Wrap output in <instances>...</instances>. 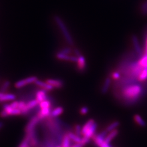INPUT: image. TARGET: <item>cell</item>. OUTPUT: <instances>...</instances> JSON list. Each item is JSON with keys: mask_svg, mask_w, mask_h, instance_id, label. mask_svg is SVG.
Returning a JSON list of instances; mask_svg holds the SVG:
<instances>
[{"mask_svg": "<svg viewBox=\"0 0 147 147\" xmlns=\"http://www.w3.org/2000/svg\"><path fill=\"white\" fill-rule=\"evenodd\" d=\"M138 62L142 68H147V53H144V55L142 56L141 58L138 61Z\"/></svg>", "mask_w": 147, "mask_h": 147, "instance_id": "obj_27", "label": "cell"}, {"mask_svg": "<svg viewBox=\"0 0 147 147\" xmlns=\"http://www.w3.org/2000/svg\"><path fill=\"white\" fill-rule=\"evenodd\" d=\"M120 125V122L119 121H114L111 124H110V125H108L107 127H106V131H107L108 132H111L114 130L117 129V128Z\"/></svg>", "mask_w": 147, "mask_h": 147, "instance_id": "obj_23", "label": "cell"}, {"mask_svg": "<svg viewBox=\"0 0 147 147\" xmlns=\"http://www.w3.org/2000/svg\"><path fill=\"white\" fill-rule=\"evenodd\" d=\"M71 51H72V50H71V47H65V48L62 49L59 51V53H63V54H65V55H70Z\"/></svg>", "mask_w": 147, "mask_h": 147, "instance_id": "obj_32", "label": "cell"}, {"mask_svg": "<svg viewBox=\"0 0 147 147\" xmlns=\"http://www.w3.org/2000/svg\"><path fill=\"white\" fill-rule=\"evenodd\" d=\"M17 96L13 93L0 92V103L15 100Z\"/></svg>", "mask_w": 147, "mask_h": 147, "instance_id": "obj_7", "label": "cell"}, {"mask_svg": "<svg viewBox=\"0 0 147 147\" xmlns=\"http://www.w3.org/2000/svg\"><path fill=\"white\" fill-rule=\"evenodd\" d=\"M77 69L80 72H82L85 71L86 68V61L85 57L83 55H80L77 57Z\"/></svg>", "mask_w": 147, "mask_h": 147, "instance_id": "obj_9", "label": "cell"}, {"mask_svg": "<svg viewBox=\"0 0 147 147\" xmlns=\"http://www.w3.org/2000/svg\"><path fill=\"white\" fill-rule=\"evenodd\" d=\"M63 112H64V109L62 107H57L51 111L50 117L52 118L57 117L61 115Z\"/></svg>", "mask_w": 147, "mask_h": 147, "instance_id": "obj_19", "label": "cell"}, {"mask_svg": "<svg viewBox=\"0 0 147 147\" xmlns=\"http://www.w3.org/2000/svg\"><path fill=\"white\" fill-rule=\"evenodd\" d=\"M56 147H61V145H57Z\"/></svg>", "mask_w": 147, "mask_h": 147, "instance_id": "obj_37", "label": "cell"}, {"mask_svg": "<svg viewBox=\"0 0 147 147\" xmlns=\"http://www.w3.org/2000/svg\"><path fill=\"white\" fill-rule=\"evenodd\" d=\"M67 133H68V135L69 136L71 140L72 141L75 142V143H80L81 141H82V137H81L80 136L77 135L75 133L72 132H71V131H69V132H68Z\"/></svg>", "mask_w": 147, "mask_h": 147, "instance_id": "obj_21", "label": "cell"}, {"mask_svg": "<svg viewBox=\"0 0 147 147\" xmlns=\"http://www.w3.org/2000/svg\"><path fill=\"white\" fill-rule=\"evenodd\" d=\"M54 20L56 25L58 26L59 29H60L61 33L64 37V38L66 42L70 46H73L74 45V41L73 38L68 29L67 25L65 24L64 21L62 20V18L58 15L55 16Z\"/></svg>", "mask_w": 147, "mask_h": 147, "instance_id": "obj_2", "label": "cell"}, {"mask_svg": "<svg viewBox=\"0 0 147 147\" xmlns=\"http://www.w3.org/2000/svg\"><path fill=\"white\" fill-rule=\"evenodd\" d=\"M118 134H119V131L118 129L114 130L111 132H109V133L107 134V135L105 137V141L108 143H110L112 140L117 136Z\"/></svg>", "mask_w": 147, "mask_h": 147, "instance_id": "obj_18", "label": "cell"}, {"mask_svg": "<svg viewBox=\"0 0 147 147\" xmlns=\"http://www.w3.org/2000/svg\"><path fill=\"white\" fill-rule=\"evenodd\" d=\"M108 134V132L106 130H104L98 134H95L93 137L92 138L93 140L94 143L97 147H99L100 145L105 141V137Z\"/></svg>", "mask_w": 147, "mask_h": 147, "instance_id": "obj_5", "label": "cell"}, {"mask_svg": "<svg viewBox=\"0 0 147 147\" xmlns=\"http://www.w3.org/2000/svg\"><path fill=\"white\" fill-rule=\"evenodd\" d=\"M11 86V82L9 81L6 80L2 83L1 87H0V92H7V90L9 89Z\"/></svg>", "mask_w": 147, "mask_h": 147, "instance_id": "obj_26", "label": "cell"}, {"mask_svg": "<svg viewBox=\"0 0 147 147\" xmlns=\"http://www.w3.org/2000/svg\"><path fill=\"white\" fill-rule=\"evenodd\" d=\"M138 81H145L147 80V68H143L137 77Z\"/></svg>", "mask_w": 147, "mask_h": 147, "instance_id": "obj_22", "label": "cell"}, {"mask_svg": "<svg viewBox=\"0 0 147 147\" xmlns=\"http://www.w3.org/2000/svg\"><path fill=\"white\" fill-rule=\"evenodd\" d=\"M47 92V90L41 89V90H39L36 92L35 99L38 101L39 104L48 99Z\"/></svg>", "mask_w": 147, "mask_h": 147, "instance_id": "obj_10", "label": "cell"}, {"mask_svg": "<svg viewBox=\"0 0 147 147\" xmlns=\"http://www.w3.org/2000/svg\"><path fill=\"white\" fill-rule=\"evenodd\" d=\"M56 57L58 59L62 61H66L75 63H76L77 61V57L76 56H71L70 55H65L59 52L56 53Z\"/></svg>", "mask_w": 147, "mask_h": 147, "instance_id": "obj_8", "label": "cell"}, {"mask_svg": "<svg viewBox=\"0 0 147 147\" xmlns=\"http://www.w3.org/2000/svg\"><path fill=\"white\" fill-rule=\"evenodd\" d=\"M75 133L78 136L82 135V127L80 125L77 124L74 127Z\"/></svg>", "mask_w": 147, "mask_h": 147, "instance_id": "obj_30", "label": "cell"}, {"mask_svg": "<svg viewBox=\"0 0 147 147\" xmlns=\"http://www.w3.org/2000/svg\"><path fill=\"white\" fill-rule=\"evenodd\" d=\"M51 101L47 99V100H44L39 104L40 109L46 108H51Z\"/></svg>", "mask_w": 147, "mask_h": 147, "instance_id": "obj_25", "label": "cell"}, {"mask_svg": "<svg viewBox=\"0 0 147 147\" xmlns=\"http://www.w3.org/2000/svg\"><path fill=\"white\" fill-rule=\"evenodd\" d=\"M74 53H75V56H76L77 57L80 56V55H81V53L80 51L77 49H75L74 50Z\"/></svg>", "mask_w": 147, "mask_h": 147, "instance_id": "obj_34", "label": "cell"}, {"mask_svg": "<svg viewBox=\"0 0 147 147\" xmlns=\"http://www.w3.org/2000/svg\"><path fill=\"white\" fill-rule=\"evenodd\" d=\"M3 122H0V130L2 128H3Z\"/></svg>", "mask_w": 147, "mask_h": 147, "instance_id": "obj_35", "label": "cell"}, {"mask_svg": "<svg viewBox=\"0 0 147 147\" xmlns=\"http://www.w3.org/2000/svg\"><path fill=\"white\" fill-rule=\"evenodd\" d=\"M71 141H72L71 140L68 133H65L63 136L62 141L61 143V147H71Z\"/></svg>", "mask_w": 147, "mask_h": 147, "instance_id": "obj_17", "label": "cell"}, {"mask_svg": "<svg viewBox=\"0 0 147 147\" xmlns=\"http://www.w3.org/2000/svg\"><path fill=\"white\" fill-rule=\"evenodd\" d=\"M45 81L49 84H50L51 86H52L53 88H56V89L62 88L64 85L63 81L59 79L50 78V79H47Z\"/></svg>", "mask_w": 147, "mask_h": 147, "instance_id": "obj_13", "label": "cell"}, {"mask_svg": "<svg viewBox=\"0 0 147 147\" xmlns=\"http://www.w3.org/2000/svg\"><path fill=\"white\" fill-rule=\"evenodd\" d=\"M88 112L89 108L87 106H83L80 110V113L82 115H86L88 113Z\"/></svg>", "mask_w": 147, "mask_h": 147, "instance_id": "obj_31", "label": "cell"}, {"mask_svg": "<svg viewBox=\"0 0 147 147\" xmlns=\"http://www.w3.org/2000/svg\"><path fill=\"white\" fill-rule=\"evenodd\" d=\"M99 147H112V146L110 143H108L105 141Z\"/></svg>", "mask_w": 147, "mask_h": 147, "instance_id": "obj_33", "label": "cell"}, {"mask_svg": "<svg viewBox=\"0 0 147 147\" xmlns=\"http://www.w3.org/2000/svg\"><path fill=\"white\" fill-rule=\"evenodd\" d=\"M141 12L143 15H147V0L144 1L141 6Z\"/></svg>", "mask_w": 147, "mask_h": 147, "instance_id": "obj_28", "label": "cell"}, {"mask_svg": "<svg viewBox=\"0 0 147 147\" xmlns=\"http://www.w3.org/2000/svg\"><path fill=\"white\" fill-rule=\"evenodd\" d=\"M51 108H46L40 109L39 111L37 113V115L40 119L41 120H42L46 118L49 117L50 116V114L51 112Z\"/></svg>", "mask_w": 147, "mask_h": 147, "instance_id": "obj_12", "label": "cell"}, {"mask_svg": "<svg viewBox=\"0 0 147 147\" xmlns=\"http://www.w3.org/2000/svg\"><path fill=\"white\" fill-rule=\"evenodd\" d=\"M147 53V41H146V53Z\"/></svg>", "mask_w": 147, "mask_h": 147, "instance_id": "obj_36", "label": "cell"}, {"mask_svg": "<svg viewBox=\"0 0 147 147\" xmlns=\"http://www.w3.org/2000/svg\"><path fill=\"white\" fill-rule=\"evenodd\" d=\"M39 105V102L35 99L30 100L26 102V104L24 108L21 110L22 115H26L29 114L32 109L35 108L37 106Z\"/></svg>", "mask_w": 147, "mask_h": 147, "instance_id": "obj_6", "label": "cell"}, {"mask_svg": "<svg viewBox=\"0 0 147 147\" xmlns=\"http://www.w3.org/2000/svg\"><path fill=\"white\" fill-rule=\"evenodd\" d=\"M131 41L134 46V48L135 49L136 53H137L138 55H142V50L141 45L140 44V43L138 41L137 37L135 35H133L131 38Z\"/></svg>", "mask_w": 147, "mask_h": 147, "instance_id": "obj_11", "label": "cell"}, {"mask_svg": "<svg viewBox=\"0 0 147 147\" xmlns=\"http://www.w3.org/2000/svg\"><path fill=\"white\" fill-rule=\"evenodd\" d=\"M111 78L114 80H119L121 78V73L118 71L112 72Z\"/></svg>", "mask_w": 147, "mask_h": 147, "instance_id": "obj_29", "label": "cell"}, {"mask_svg": "<svg viewBox=\"0 0 147 147\" xmlns=\"http://www.w3.org/2000/svg\"><path fill=\"white\" fill-rule=\"evenodd\" d=\"M41 120L38 117V116L36 114L31 119L29 122L27 124L25 128V133H28L30 131H31L33 130L36 129V127L37 126L38 124L39 123V122Z\"/></svg>", "mask_w": 147, "mask_h": 147, "instance_id": "obj_4", "label": "cell"}, {"mask_svg": "<svg viewBox=\"0 0 147 147\" xmlns=\"http://www.w3.org/2000/svg\"><path fill=\"white\" fill-rule=\"evenodd\" d=\"M134 120L136 123L142 127H144L146 125V122L139 114H136L134 116Z\"/></svg>", "mask_w": 147, "mask_h": 147, "instance_id": "obj_24", "label": "cell"}, {"mask_svg": "<svg viewBox=\"0 0 147 147\" xmlns=\"http://www.w3.org/2000/svg\"><path fill=\"white\" fill-rule=\"evenodd\" d=\"M37 80H38L37 77L34 76L29 77L26 78L18 81L15 83L14 86L17 89H20V88L25 87V86L29 85L30 84L35 83Z\"/></svg>", "mask_w": 147, "mask_h": 147, "instance_id": "obj_3", "label": "cell"}, {"mask_svg": "<svg viewBox=\"0 0 147 147\" xmlns=\"http://www.w3.org/2000/svg\"><path fill=\"white\" fill-rule=\"evenodd\" d=\"M111 82H112V78H111V77H107L106 78L101 90V92L102 94H105L107 93L108 89H110V86L111 85Z\"/></svg>", "mask_w": 147, "mask_h": 147, "instance_id": "obj_15", "label": "cell"}, {"mask_svg": "<svg viewBox=\"0 0 147 147\" xmlns=\"http://www.w3.org/2000/svg\"><path fill=\"white\" fill-rule=\"evenodd\" d=\"M143 93L141 86L136 83H131L121 89L120 95L127 104H132L138 100Z\"/></svg>", "mask_w": 147, "mask_h": 147, "instance_id": "obj_1", "label": "cell"}, {"mask_svg": "<svg viewBox=\"0 0 147 147\" xmlns=\"http://www.w3.org/2000/svg\"><path fill=\"white\" fill-rule=\"evenodd\" d=\"M97 128H98V124L96 122H95L90 126V128L88 130V131L86 132L85 135L83 137H86L89 138H92L93 137V136L95 134Z\"/></svg>", "mask_w": 147, "mask_h": 147, "instance_id": "obj_16", "label": "cell"}, {"mask_svg": "<svg viewBox=\"0 0 147 147\" xmlns=\"http://www.w3.org/2000/svg\"><path fill=\"white\" fill-rule=\"evenodd\" d=\"M35 84L38 87L41 88L43 89H44L47 91H51L53 90V89H55L52 86H51L50 84H49L46 81H43L39 80L38 79L35 81Z\"/></svg>", "mask_w": 147, "mask_h": 147, "instance_id": "obj_14", "label": "cell"}, {"mask_svg": "<svg viewBox=\"0 0 147 147\" xmlns=\"http://www.w3.org/2000/svg\"><path fill=\"white\" fill-rule=\"evenodd\" d=\"M95 120L93 119H89L88 121L83 125L82 127V136H84L86 132L88 131V130L90 128V126L95 123Z\"/></svg>", "mask_w": 147, "mask_h": 147, "instance_id": "obj_20", "label": "cell"}]
</instances>
